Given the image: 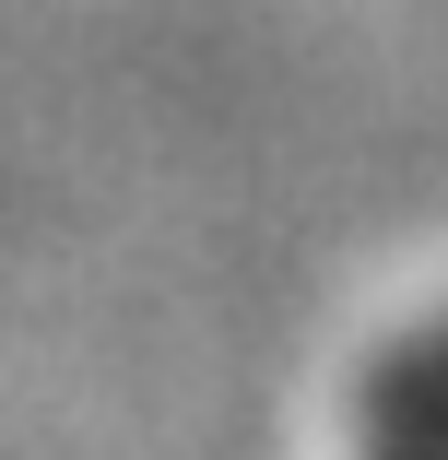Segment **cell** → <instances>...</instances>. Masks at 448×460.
I'll return each mask as SVG.
<instances>
[{
    "mask_svg": "<svg viewBox=\"0 0 448 460\" xmlns=\"http://www.w3.org/2000/svg\"><path fill=\"white\" fill-rule=\"evenodd\" d=\"M390 413L401 425H448V342H425L413 366H390Z\"/></svg>",
    "mask_w": 448,
    "mask_h": 460,
    "instance_id": "cell-1",
    "label": "cell"
}]
</instances>
